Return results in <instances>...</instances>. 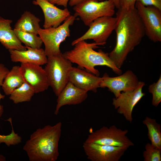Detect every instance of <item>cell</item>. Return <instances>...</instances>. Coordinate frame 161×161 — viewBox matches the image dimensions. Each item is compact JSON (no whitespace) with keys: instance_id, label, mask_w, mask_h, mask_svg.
Instances as JSON below:
<instances>
[{"instance_id":"obj_3","label":"cell","mask_w":161,"mask_h":161,"mask_svg":"<svg viewBox=\"0 0 161 161\" xmlns=\"http://www.w3.org/2000/svg\"><path fill=\"white\" fill-rule=\"evenodd\" d=\"M101 45L94 42L87 43L82 41L76 43L72 49L63 54L64 56L72 63L77 64L79 67L98 76L100 73L95 67L104 66L110 68L115 74L120 75L122 70L117 68L109 56V54L101 49L98 51L94 49Z\"/></svg>"},{"instance_id":"obj_1","label":"cell","mask_w":161,"mask_h":161,"mask_svg":"<svg viewBox=\"0 0 161 161\" xmlns=\"http://www.w3.org/2000/svg\"><path fill=\"white\" fill-rule=\"evenodd\" d=\"M116 17V43L109 55L116 66L120 69L128 55L140 43L145 34L135 8L126 10L120 8Z\"/></svg>"},{"instance_id":"obj_29","label":"cell","mask_w":161,"mask_h":161,"mask_svg":"<svg viewBox=\"0 0 161 161\" xmlns=\"http://www.w3.org/2000/svg\"><path fill=\"white\" fill-rule=\"evenodd\" d=\"M137 0H120V8L126 10L135 8Z\"/></svg>"},{"instance_id":"obj_25","label":"cell","mask_w":161,"mask_h":161,"mask_svg":"<svg viewBox=\"0 0 161 161\" xmlns=\"http://www.w3.org/2000/svg\"><path fill=\"white\" fill-rule=\"evenodd\" d=\"M149 92L152 95V104L157 107L161 102V75L156 83L150 85L148 88Z\"/></svg>"},{"instance_id":"obj_17","label":"cell","mask_w":161,"mask_h":161,"mask_svg":"<svg viewBox=\"0 0 161 161\" xmlns=\"http://www.w3.org/2000/svg\"><path fill=\"white\" fill-rule=\"evenodd\" d=\"M25 47L27 49L25 50H8L12 62L31 63L41 66L46 64L47 57L44 49L41 48L35 49Z\"/></svg>"},{"instance_id":"obj_18","label":"cell","mask_w":161,"mask_h":161,"mask_svg":"<svg viewBox=\"0 0 161 161\" xmlns=\"http://www.w3.org/2000/svg\"><path fill=\"white\" fill-rule=\"evenodd\" d=\"M12 20L0 16V42L8 50L27 49L16 35L11 26Z\"/></svg>"},{"instance_id":"obj_28","label":"cell","mask_w":161,"mask_h":161,"mask_svg":"<svg viewBox=\"0 0 161 161\" xmlns=\"http://www.w3.org/2000/svg\"><path fill=\"white\" fill-rule=\"evenodd\" d=\"M145 6H152L161 10V0H137Z\"/></svg>"},{"instance_id":"obj_22","label":"cell","mask_w":161,"mask_h":161,"mask_svg":"<svg viewBox=\"0 0 161 161\" xmlns=\"http://www.w3.org/2000/svg\"><path fill=\"white\" fill-rule=\"evenodd\" d=\"M35 93L33 88L25 81L12 92L9 99L15 104L29 102Z\"/></svg>"},{"instance_id":"obj_6","label":"cell","mask_w":161,"mask_h":161,"mask_svg":"<svg viewBox=\"0 0 161 161\" xmlns=\"http://www.w3.org/2000/svg\"><path fill=\"white\" fill-rule=\"evenodd\" d=\"M115 7L111 0L98 1L86 0L74 6V15L79 16L84 24L87 26L95 20L105 16H113Z\"/></svg>"},{"instance_id":"obj_19","label":"cell","mask_w":161,"mask_h":161,"mask_svg":"<svg viewBox=\"0 0 161 161\" xmlns=\"http://www.w3.org/2000/svg\"><path fill=\"white\" fill-rule=\"evenodd\" d=\"M40 19L30 12L26 11L21 15L14 25V29L38 35L41 28Z\"/></svg>"},{"instance_id":"obj_31","label":"cell","mask_w":161,"mask_h":161,"mask_svg":"<svg viewBox=\"0 0 161 161\" xmlns=\"http://www.w3.org/2000/svg\"><path fill=\"white\" fill-rule=\"evenodd\" d=\"M86 0H69V4L71 7L74 6Z\"/></svg>"},{"instance_id":"obj_4","label":"cell","mask_w":161,"mask_h":161,"mask_svg":"<svg viewBox=\"0 0 161 161\" xmlns=\"http://www.w3.org/2000/svg\"><path fill=\"white\" fill-rule=\"evenodd\" d=\"M72 63L61 52L47 57L44 69L49 86L57 96L69 81V74L72 66Z\"/></svg>"},{"instance_id":"obj_12","label":"cell","mask_w":161,"mask_h":161,"mask_svg":"<svg viewBox=\"0 0 161 161\" xmlns=\"http://www.w3.org/2000/svg\"><path fill=\"white\" fill-rule=\"evenodd\" d=\"M83 147L87 158L92 161H118L128 149L85 142Z\"/></svg>"},{"instance_id":"obj_27","label":"cell","mask_w":161,"mask_h":161,"mask_svg":"<svg viewBox=\"0 0 161 161\" xmlns=\"http://www.w3.org/2000/svg\"><path fill=\"white\" fill-rule=\"evenodd\" d=\"M9 71L8 69L4 64L0 63V89L4 79ZM4 97L5 96L1 94L0 92V101L1 99H4ZM3 112V106L0 104V118L1 117Z\"/></svg>"},{"instance_id":"obj_5","label":"cell","mask_w":161,"mask_h":161,"mask_svg":"<svg viewBox=\"0 0 161 161\" xmlns=\"http://www.w3.org/2000/svg\"><path fill=\"white\" fill-rule=\"evenodd\" d=\"M76 17L74 15H70L63 24L56 27L40 28L39 30L38 35L44 44V50L47 57L61 52L60 45L67 37L70 36L69 26L73 24Z\"/></svg>"},{"instance_id":"obj_10","label":"cell","mask_w":161,"mask_h":161,"mask_svg":"<svg viewBox=\"0 0 161 161\" xmlns=\"http://www.w3.org/2000/svg\"><path fill=\"white\" fill-rule=\"evenodd\" d=\"M145 83L139 81L133 90L123 92L118 97L113 99L112 105L117 112L123 115L126 120L130 123L133 120L132 113L134 108L145 95L142 92Z\"/></svg>"},{"instance_id":"obj_21","label":"cell","mask_w":161,"mask_h":161,"mask_svg":"<svg viewBox=\"0 0 161 161\" xmlns=\"http://www.w3.org/2000/svg\"><path fill=\"white\" fill-rule=\"evenodd\" d=\"M147 127V135L151 143L155 146L161 149V125L156 119L146 117L143 121Z\"/></svg>"},{"instance_id":"obj_9","label":"cell","mask_w":161,"mask_h":161,"mask_svg":"<svg viewBox=\"0 0 161 161\" xmlns=\"http://www.w3.org/2000/svg\"><path fill=\"white\" fill-rule=\"evenodd\" d=\"M117 21L116 17L105 16L99 18L93 21L89 26L88 30L82 36L73 41L71 45L82 41L93 40L94 42L101 45L106 44V41L114 30Z\"/></svg>"},{"instance_id":"obj_23","label":"cell","mask_w":161,"mask_h":161,"mask_svg":"<svg viewBox=\"0 0 161 161\" xmlns=\"http://www.w3.org/2000/svg\"><path fill=\"white\" fill-rule=\"evenodd\" d=\"M13 30L17 38L25 46L35 49L41 48L43 42L41 38L37 35L14 29Z\"/></svg>"},{"instance_id":"obj_30","label":"cell","mask_w":161,"mask_h":161,"mask_svg":"<svg viewBox=\"0 0 161 161\" xmlns=\"http://www.w3.org/2000/svg\"><path fill=\"white\" fill-rule=\"evenodd\" d=\"M50 3L62 6L65 8L67 7L69 0H47Z\"/></svg>"},{"instance_id":"obj_7","label":"cell","mask_w":161,"mask_h":161,"mask_svg":"<svg viewBox=\"0 0 161 161\" xmlns=\"http://www.w3.org/2000/svg\"><path fill=\"white\" fill-rule=\"evenodd\" d=\"M128 132V130H122L114 125L103 126L91 132L84 142L128 148L134 144L126 135Z\"/></svg>"},{"instance_id":"obj_20","label":"cell","mask_w":161,"mask_h":161,"mask_svg":"<svg viewBox=\"0 0 161 161\" xmlns=\"http://www.w3.org/2000/svg\"><path fill=\"white\" fill-rule=\"evenodd\" d=\"M25 81L20 66H15L6 75L1 88L6 95H10L15 89L20 86Z\"/></svg>"},{"instance_id":"obj_13","label":"cell","mask_w":161,"mask_h":161,"mask_svg":"<svg viewBox=\"0 0 161 161\" xmlns=\"http://www.w3.org/2000/svg\"><path fill=\"white\" fill-rule=\"evenodd\" d=\"M20 67L25 81L33 88L35 93L48 89L49 82L45 70L41 65L23 63H21Z\"/></svg>"},{"instance_id":"obj_8","label":"cell","mask_w":161,"mask_h":161,"mask_svg":"<svg viewBox=\"0 0 161 161\" xmlns=\"http://www.w3.org/2000/svg\"><path fill=\"white\" fill-rule=\"evenodd\" d=\"M144 26L145 34L154 42L161 41V10L152 6H145L138 1L135 4Z\"/></svg>"},{"instance_id":"obj_26","label":"cell","mask_w":161,"mask_h":161,"mask_svg":"<svg viewBox=\"0 0 161 161\" xmlns=\"http://www.w3.org/2000/svg\"><path fill=\"white\" fill-rule=\"evenodd\" d=\"M9 121L10 123L12 129L11 133L6 135L0 134V144L1 143H4L8 146L17 144L20 143L21 141V137L17 134H16L14 131L12 120L10 119Z\"/></svg>"},{"instance_id":"obj_15","label":"cell","mask_w":161,"mask_h":161,"mask_svg":"<svg viewBox=\"0 0 161 161\" xmlns=\"http://www.w3.org/2000/svg\"><path fill=\"white\" fill-rule=\"evenodd\" d=\"M102 77L80 68L72 66L69 74V81L75 86L88 92H96L100 87Z\"/></svg>"},{"instance_id":"obj_24","label":"cell","mask_w":161,"mask_h":161,"mask_svg":"<svg viewBox=\"0 0 161 161\" xmlns=\"http://www.w3.org/2000/svg\"><path fill=\"white\" fill-rule=\"evenodd\" d=\"M145 149L143 155L144 161H161V149L147 143L145 145Z\"/></svg>"},{"instance_id":"obj_16","label":"cell","mask_w":161,"mask_h":161,"mask_svg":"<svg viewBox=\"0 0 161 161\" xmlns=\"http://www.w3.org/2000/svg\"><path fill=\"white\" fill-rule=\"evenodd\" d=\"M54 114L57 115L60 109L66 105H75L81 103L88 97L87 92L80 89L69 81L57 96Z\"/></svg>"},{"instance_id":"obj_2","label":"cell","mask_w":161,"mask_h":161,"mask_svg":"<svg viewBox=\"0 0 161 161\" xmlns=\"http://www.w3.org/2000/svg\"><path fill=\"white\" fill-rule=\"evenodd\" d=\"M62 123L39 128L30 135L23 146L30 161H55L59 155L58 143Z\"/></svg>"},{"instance_id":"obj_14","label":"cell","mask_w":161,"mask_h":161,"mask_svg":"<svg viewBox=\"0 0 161 161\" xmlns=\"http://www.w3.org/2000/svg\"><path fill=\"white\" fill-rule=\"evenodd\" d=\"M32 3L38 5L43 12L44 29L58 27L71 15L67 7L60 9L47 0H34Z\"/></svg>"},{"instance_id":"obj_11","label":"cell","mask_w":161,"mask_h":161,"mask_svg":"<svg viewBox=\"0 0 161 161\" xmlns=\"http://www.w3.org/2000/svg\"><path fill=\"white\" fill-rule=\"evenodd\" d=\"M138 77L131 70L115 77H109L105 73L102 77L100 87H107L113 93L115 97L118 96L121 92L134 90L139 82Z\"/></svg>"},{"instance_id":"obj_33","label":"cell","mask_w":161,"mask_h":161,"mask_svg":"<svg viewBox=\"0 0 161 161\" xmlns=\"http://www.w3.org/2000/svg\"><path fill=\"white\" fill-rule=\"evenodd\" d=\"M5 157L2 155H0V161H5Z\"/></svg>"},{"instance_id":"obj_32","label":"cell","mask_w":161,"mask_h":161,"mask_svg":"<svg viewBox=\"0 0 161 161\" xmlns=\"http://www.w3.org/2000/svg\"><path fill=\"white\" fill-rule=\"evenodd\" d=\"M98 1H103L105 0H95ZM114 4L115 7L118 9L120 8V0H111Z\"/></svg>"}]
</instances>
